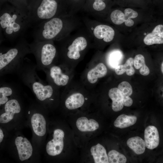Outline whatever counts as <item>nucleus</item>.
Instances as JSON below:
<instances>
[{
	"label": "nucleus",
	"instance_id": "1",
	"mask_svg": "<svg viewBox=\"0 0 163 163\" xmlns=\"http://www.w3.org/2000/svg\"><path fill=\"white\" fill-rule=\"evenodd\" d=\"M54 42L58 50L57 63L74 71L91 48L92 41L91 35L83 24L65 38Z\"/></svg>",
	"mask_w": 163,
	"mask_h": 163
},
{
	"label": "nucleus",
	"instance_id": "2",
	"mask_svg": "<svg viewBox=\"0 0 163 163\" xmlns=\"http://www.w3.org/2000/svg\"><path fill=\"white\" fill-rule=\"evenodd\" d=\"M83 24L77 14H68L55 17L31 28L34 42L59 41Z\"/></svg>",
	"mask_w": 163,
	"mask_h": 163
},
{
	"label": "nucleus",
	"instance_id": "3",
	"mask_svg": "<svg viewBox=\"0 0 163 163\" xmlns=\"http://www.w3.org/2000/svg\"><path fill=\"white\" fill-rule=\"evenodd\" d=\"M160 16L154 10L117 6L111 9L104 22L126 36L140 24L155 20Z\"/></svg>",
	"mask_w": 163,
	"mask_h": 163
},
{
	"label": "nucleus",
	"instance_id": "4",
	"mask_svg": "<svg viewBox=\"0 0 163 163\" xmlns=\"http://www.w3.org/2000/svg\"><path fill=\"white\" fill-rule=\"evenodd\" d=\"M36 65L25 58L21 66L16 72L24 84L27 86L41 101H54V97L59 94L60 89L46 84L39 77Z\"/></svg>",
	"mask_w": 163,
	"mask_h": 163
},
{
	"label": "nucleus",
	"instance_id": "5",
	"mask_svg": "<svg viewBox=\"0 0 163 163\" xmlns=\"http://www.w3.org/2000/svg\"><path fill=\"white\" fill-rule=\"evenodd\" d=\"M0 26L4 39L15 43L24 37L29 29L27 12L21 9L1 8Z\"/></svg>",
	"mask_w": 163,
	"mask_h": 163
},
{
	"label": "nucleus",
	"instance_id": "6",
	"mask_svg": "<svg viewBox=\"0 0 163 163\" xmlns=\"http://www.w3.org/2000/svg\"><path fill=\"white\" fill-rule=\"evenodd\" d=\"M81 19L91 37V48L101 49L107 44L124 40L125 35L108 23L86 15Z\"/></svg>",
	"mask_w": 163,
	"mask_h": 163
},
{
	"label": "nucleus",
	"instance_id": "7",
	"mask_svg": "<svg viewBox=\"0 0 163 163\" xmlns=\"http://www.w3.org/2000/svg\"><path fill=\"white\" fill-rule=\"evenodd\" d=\"M124 40L147 46L163 44V16L139 25L125 36Z\"/></svg>",
	"mask_w": 163,
	"mask_h": 163
},
{
	"label": "nucleus",
	"instance_id": "8",
	"mask_svg": "<svg viewBox=\"0 0 163 163\" xmlns=\"http://www.w3.org/2000/svg\"><path fill=\"white\" fill-rule=\"evenodd\" d=\"M31 53L29 43L24 37L13 46L0 52V74L16 73L21 66L27 55Z\"/></svg>",
	"mask_w": 163,
	"mask_h": 163
},
{
	"label": "nucleus",
	"instance_id": "9",
	"mask_svg": "<svg viewBox=\"0 0 163 163\" xmlns=\"http://www.w3.org/2000/svg\"><path fill=\"white\" fill-rule=\"evenodd\" d=\"M29 46L36 59L37 69L43 71L58 62V50L54 41H33Z\"/></svg>",
	"mask_w": 163,
	"mask_h": 163
},
{
	"label": "nucleus",
	"instance_id": "10",
	"mask_svg": "<svg viewBox=\"0 0 163 163\" xmlns=\"http://www.w3.org/2000/svg\"><path fill=\"white\" fill-rule=\"evenodd\" d=\"M62 95L64 105L69 110H75L85 105L91 91L88 90L79 80L72 81L63 88Z\"/></svg>",
	"mask_w": 163,
	"mask_h": 163
},
{
	"label": "nucleus",
	"instance_id": "11",
	"mask_svg": "<svg viewBox=\"0 0 163 163\" xmlns=\"http://www.w3.org/2000/svg\"><path fill=\"white\" fill-rule=\"evenodd\" d=\"M43 71L47 83L59 89L66 86L74 77V71L58 63Z\"/></svg>",
	"mask_w": 163,
	"mask_h": 163
},
{
	"label": "nucleus",
	"instance_id": "12",
	"mask_svg": "<svg viewBox=\"0 0 163 163\" xmlns=\"http://www.w3.org/2000/svg\"><path fill=\"white\" fill-rule=\"evenodd\" d=\"M107 71V68L104 62H100L95 64L92 58L82 73L79 80L87 89L92 91L94 85L99 79L106 76Z\"/></svg>",
	"mask_w": 163,
	"mask_h": 163
},
{
	"label": "nucleus",
	"instance_id": "13",
	"mask_svg": "<svg viewBox=\"0 0 163 163\" xmlns=\"http://www.w3.org/2000/svg\"><path fill=\"white\" fill-rule=\"evenodd\" d=\"M115 5L113 0H89V3L84 5L82 10L85 12V15L104 21Z\"/></svg>",
	"mask_w": 163,
	"mask_h": 163
},
{
	"label": "nucleus",
	"instance_id": "14",
	"mask_svg": "<svg viewBox=\"0 0 163 163\" xmlns=\"http://www.w3.org/2000/svg\"><path fill=\"white\" fill-rule=\"evenodd\" d=\"M64 132L61 129H58L54 130L53 139L47 143L46 146L48 155L55 156L61 153L64 147Z\"/></svg>",
	"mask_w": 163,
	"mask_h": 163
},
{
	"label": "nucleus",
	"instance_id": "15",
	"mask_svg": "<svg viewBox=\"0 0 163 163\" xmlns=\"http://www.w3.org/2000/svg\"><path fill=\"white\" fill-rule=\"evenodd\" d=\"M5 112L0 116V123H6L11 120L15 113H19L21 110L20 104L17 99L9 100L5 104Z\"/></svg>",
	"mask_w": 163,
	"mask_h": 163
},
{
	"label": "nucleus",
	"instance_id": "16",
	"mask_svg": "<svg viewBox=\"0 0 163 163\" xmlns=\"http://www.w3.org/2000/svg\"><path fill=\"white\" fill-rule=\"evenodd\" d=\"M113 0L115 5L121 7L134 8L156 11L151 0Z\"/></svg>",
	"mask_w": 163,
	"mask_h": 163
},
{
	"label": "nucleus",
	"instance_id": "17",
	"mask_svg": "<svg viewBox=\"0 0 163 163\" xmlns=\"http://www.w3.org/2000/svg\"><path fill=\"white\" fill-rule=\"evenodd\" d=\"M20 159L22 161L28 159L32 155L33 149L29 141L26 138L17 137L15 140Z\"/></svg>",
	"mask_w": 163,
	"mask_h": 163
},
{
	"label": "nucleus",
	"instance_id": "18",
	"mask_svg": "<svg viewBox=\"0 0 163 163\" xmlns=\"http://www.w3.org/2000/svg\"><path fill=\"white\" fill-rule=\"evenodd\" d=\"M144 139L145 146L148 149H153L158 145L159 136L157 128L153 126H149L144 131Z\"/></svg>",
	"mask_w": 163,
	"mask_h": 163
},
{
	"label": "nucleus",
	"instance_id": "19",
	"mask_svg": "<svg viewBox=\"0 0 163 163\" xmlns=\"http://www.w3.org/2000/svg\"><path fill=\"white\" fill-rule=\"evenodd\" d=\"M31 123L34 131L37 135L41 136L45 134L46 121L42 114L38 113L34 114L31 117Z\"/></svg>",
	"mask_w": 163,
	"mask_h": 163
},
{
	"label": "nucleus",
	"instance_id": "20",
	"mask_svg": "<svg viewBox=\"0 0 163 163\" xmlns=\"http://www.w3.org/2000/svg\"><path fill=\"white\" fill-rule=\"evenodd\" d=\"M76 125L78 129L82 132L94 131L99 127L98 123L95 120H88L84 117H80L77 120Z\"/></svg>",
	"mask_w": 163,
	"mask_h": 163
},
{
	"label": "nucleus",
	"instance_id": "21",
	"mask_svg": "<svg viewBox=\"0 0 163 163\" xmlns=\"http://www.w3.org/2000/svg\"><path fill=\"white\" fill-rule=\"evenodd\" d=\"M108 95L112 100V109L114 111L121 110L123 107V97L119 89L117 88L110 89Z\"/></svg>",
	"mask_w": 163,
	"mask_h": 163
},
{
	"label": "nucleus",
	"instance_id": "22",
	"mask_svg": "<svg viewBox=\"0 0 163 163\" xmlns=\"http://www.w3.org/2000/svg\"><path fill=\"white\" fill-rule=\"evenodd\" d=\"M18 89V87L13 84H0V106L5 104Z\"/></svg>",
	"mask_w": 163,
	"mask_h": 163
},
{
	"label": "nucleus",
	"instance_id": "23",
	"mask_svg": "<svg viewBox=\"0 0 163 163\" xmlns=\"http://www.w3.org/2000/svg\"><path fill=\"white\" fill-rule=\"evenodd\" d=\"M91 152L95 163H108L107 155L104 147L99 143L91 147Z\"/></svg>",
	"mask_w": 163,
	"mask_h": 163
},
{
	"label": "nucleus",
	"instance_id": "24",
	"mask_svg": "<svg viewBox=\"0 0 163 163\" xmlns=\"http://www.w3.org/2000/svg\"><path fill=\"white\" fill-rule=\"evenodd\" d=\"M117 88L123 96V105L126 107L131 106L133 101L129 96L133 93V89L130 84L127 82L123 81L119 84Z\"/></svg>",
	"mask_w": 163,
	"mask_h": 163
},
{
	"label": "nucleus",
	"instance_id": "25",
	"mask_svg": "<svg viewBox=\"0 0 163 163\" xmlns=\"http://www.w3.org/2000/svg\"><path fill=\"white\" fill-rule=\"evenodd\" d=\"M126 142L128 146L137 155L142 154L145 151L146 146L144 141L139 137L130 138Z\"/></svg>",
	"mask_w": 163,
	"mask_h": 163
},
{
	"label": "nucleus",
	"instance_id": "26",
	"mask_svg": "<svg viewBox=\"0 0 163 163\" xmlns=\"http://www.w3.org/2000/svg\"><path fill=\"white\" fill-rule=\"evenodd\" d=\"M137 120V118L135 116L122 114L117 117L114 122V125L117 127L124 128L133 125Z\"/></svg>",
	"mask_w": 163,
	"mask_h": 163
},
{
	"label": "nucleus",
	"instance_id": "27",
	"mask_svg": "<svg viewBox=\"0 0 163 163\" xmlns=\"http://www.w3.org/2000/svg\"><path fill=\"white\" fill-rule=\"evenodd\" d=\"M133 65V58L132 57H129L124 65H118L115 67V72L117 75H120L126 72L128 75L132 76L135 72Z\"/></svg>",
	"mask_w": 163,
	"mask_h": 163
},
{
	"label": "nucleus",
	"instance_id": "28",
	"mask_svg": "<svg viewBox=\"0 0 163 163\" xmlns=\"http://www.w3.org/2000/svg\"><path fill=\"white\" fill-rule=\"evenodd\" d=\"M133 65L136 69H140L139 72L142 75L146 76L149 74V69L145 64V57L143 54H138L135 56Z\"/></svg>",
	"mask_w": 163,
	"mask_h": 163
},
{
	"label": "nucleus",
	"instance_id": "29",
	"mask_svg": "<svg viewBox=\"0 0 163 163\" xmlns=\"http://www.w3.org/2000/svg\"><path fill=\"white\" fill-rule=\"evenodd\" d=\"M107 156L109 163H125L126 161V158L123 154L114 150L110 151Z\"/></svg>",
	"mask_w": 163,
	"mask_h": 163
},
{
	"label": "nucleus",
	"instance_id": "30",
	"mask_svg": "<svg viewBox=\"0 0 163 163\" xmlns=\"http://www.w3.org/2000/svg\"><path fill=\"white\" fill-rule=\"evenodd\" d=\"M118 52H113L106 54V60L109 65L112 67L115 68L118 66L121 56Z\"/></svg>",
	"mask_w": 163,
	"mask_h": 163
},
{
	"label": "nucleus",
	"instance_id": "31",
	"mask_svg": "<svg viewBox=\"0 0 163 163\" xmlns=\"http://www.w3.org/2000/svg\"><path fill=\"white\" fill-rule=\"evenodd\" d=\"M158 14L163 16V0H151Z\"/></svg>",
	"mask_w": 163,
	"mask_h": 163
},
{
	"label": "nucleus",
	"instance_id": "32",
	"mask_svg": "<svg viewBox=\"0 0 163 163\" xmlns=\"http://www.w3.org/2000/svg\"><path fill=\"white\" fill-rule=\"evenodd\" d=\"M4 39L2 30L0 26V41L2 42Z\"/></svg>",
	"mask_w": 163,
	"mask_h": 163
},
{
	"label": "nucleus",
	"instance_id": "33",
	"mask_svg": "<svg viewBox=\"0 0 163 163\" xmlns=\"http://www.w3.org/2000/svg\"><path fill=\"white\" fill-rule=\"evenodd\" d=\"M4 137L3 132L2 130L0 128V143L2 141Z\"/></svg>",
	"mask_w": 163,
	"mask_h": 163
},
{
	"label": "nucleus",
	"instance_id": "34",
	"mask_svg": "<svg viewBox=\"0 0 163 163\" xmlns=\"http://www.w3.org/2000/svg\"><path fill=\"white\" fill-rule=\"evenodd\" d=\"M163 62H162V63H161V72H162V73H163Z\"/></svg>",
	"mask_w": 163,
	"mask_h": 163
},
{
	"label": "nucleus",
	"instance_id": "35",
	"mask_svg": "<svg viewBox=\"0 0 163 163\" xmlns=\"http://www.w3.org/2000/svg\"><path fill=\"white\" fill-rule=\"evenodd\" d=\"M80 0H71V2H80Z\"/></svg>",
	"mask_w": 163,
	"mask_h": 163
},
{
	"label": "nucleus",
	"instance_id": "36",
	"mask_svg": "<svg viewBox=\"0 0 163 163\" xmlns=\"http://www.w3.org/2000/svg\"><path fill=\"white\" fill-rule=\"evenodd\" d=\"M2 42L0 41V44H1V43Z\"/></svg>",
	"mask_w": 163,
	"mask_h": 163
},
{
	"label": "nucleus",
	"instance_id": "37",
	"mask_svg": "<svg viewBox=\"0 0 163 163\" xmlns=\"http://www.w3.org/2000/svg\"><path fill=\"white\" fill-rule=\"evenodd\" d=\"M1 8H0V10L1 9Z\"/></svg>",
	"mask_w": 163,
	"mask_h": 163
}]
</instances>
